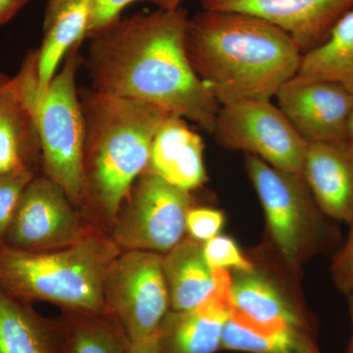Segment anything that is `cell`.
Masks as SVG:
<instances>
[{"label": "cell", "mask_w": 353, "mask_h": 353, "mask_svg": "<svg viewBox=\"0 0 353 353\" xmlns=\"http://www.w3.org/2000/svg\"><path fill=\"white\" fill-rule=\"evenodd\" d=\"M38 50L30 51L15 76L0 72V175L38 172L41 143L36 121Z\"/></svg>", "instance_id": "cell-12"}, {"label": "cell", "mask_w": 353, "mask_h": 353, "mask_svg": "<svg viewBox=\"0 0 353 353\" xmlns=\"http://www.w3.org/2000/svg\"><path fill=\"white\" fill-rule=\"evenodd\" d=\"M204 257L209 267L225 270H243L252 266L248 253L241 252L233 238L218 234L203 243Z\"/></svg>", "instance_id": "cell-24"}, {"label": "cell", "mask_w": 353, "mask_h": 353, "mask_svg": "<svg viewBox=\"0 0 353 353\" xmlns=\"http://www.w3.org/2000/svg\"><path fill=\"white\" fill-rule=\"evenodd\" d=\"M222 350L243 353H323L317 334L285 322H257L233 311Z\"/></svg>", "instance_id": "cell-18"}, {"label": "cell", "mask_w": 353, "mask_h": 353, "mask_svg": "<svg viewBox=\"0 0 353 353\" xmlns=\"http://www.w3.org/2000/svg\"><path fill=\"white\" fill-rule=\"evenodd\" d=\"M245 167L263 208L267 241L292 270L301 274L308 260L340 250V229L316 203L303 175L252 154H245Z\"/></svg>", "instance_id": "cell-5"}, {"label": "cell", "mask_w": 353, "mask_h": 353, "mask_svg": "<svg viewBox=\"0 0 353 353\" xmlns=\"http://www.w3.org/2000/svg\"><path fill=\"white\" fill-rule=\"evenodd\" d=\"M348 134H350V138L353 139V111L352 116H350V126H348Z\"/></svg>", "instance_id": "cell-34"}, {"label": "cell", "mask_w": 353, "mask_h": 353, "mask_svg": "<svg viewBox=\"0 0 353 353\" xmlns=\"http://www.w3.org/2000/svg\"><path fill=\"white\" fill-rule=\"evenodd\" d=\"M121 252L112 239L94 233L50 252L0 245V290L24 303L48 301L73 312L105 313L106 277Z\"/></svg>", "instance_id": "cell-4"}, {"label": "cell", "mask_w": 353, "mask_h": 353, "mask_svg": "<svg viewBox=\"0 0 353 353\" xmlns=\"http://www.w3.org/2000/svg\"><path fill=\"white\" fill-rule=\"evenodd\" d=\"M71 0H48L46 1V13H44L43 29L50 25L53 19L57 17L58 13Z\"/></svg>", "instance_id": "cell-31"}, {"label": "cell", "mask_w": 353, "mask_h": 353, "mask_svg": "<svg viewBox=\"0 0 353 353\" xmlns=\"http://www.w3.org/2000/svg\"><path fill=\"white\" fill-rule=\"evenodd\" d=\"M141 1L150 2V3L157 6L159 9L174 10V9L181 7V3L183 0H141Z\"/></svg>", "instance_id": "cell-32"}, {"label": "cell", "mask_w": 353, "mask_h": 353, "mask_svg": "<svg viewBox=\"0 0 353 353\" xmlns=\"http://www.w3.org/2000/svg\"><path fill=\"white\" fill-rule=\"evenodd\" d=\"M92 0H71L44 30L38 48V102L57 75L60 62L87 39ZM37 102V104H38Z\"/></svg>", "instance_id": "cell-21"}, {"label": "cell", "mask_w": 353, "mask_h": 353, "mask_svg": "<svg viewBox=\"0 0 353 353\" xmlns=\"http://www.w3.org/2000/svg\"><path fill=\"white\" fill-rule=\"evenodd\" d=\"M61 187L37 175L23 192L2 245L23 252H50L80 243L88 231Z\"/></svg>", "instance_id": "cell-11"}, {"label": "cell", "mask_w": 353, "mask_h": 353, "mask_svg": "<svg viewBox=\"0 0 353 353\" xmlns=\"http://www.w3.org/2000/svg\"><path fill=\"white\" fill-rule=\"evenodd\" d=\"M61 328V353H129L131 341L106 313L67 311Z\"/></svg>", "instance_id": "cell-23"}, {"label": "cell", "mask_w": 353, "mask_h": 353, "mask_svg": "<svg viewBox=\"0 0 353 353\" xmlns=\"http://www.w3.org/2000/svg\"><path fill=\"white\" fill-rule=\"evenodd\" d=\"M214 292L192 309L170 310L158 329L160 353H216L222 350L225 327L233 314L231 273L214 269Z\"/></svg>", "instance_id": "cell-15"}, {"label": "cell", "mask_w": 353, "mask_h": 353, "mask_svg": "<svg viewBox=\"0 0 353 353\" xmlns=\"http://www.w3.org/2000/svg\"><path fill=\"white\" fill-rule=\"evenodd\" d=\"M203 10L254 16L287 32L301 52L317 48L353 0H201Z\"/></svg>", "instance_id": "cell-14"}, {"label": "cell", "mask_w": 353, "mask_h": 353, "mask_svg": "<svg viewBox=\"0 0 353 353\" xmlns=\"http://www.w3.org/2000/svg\"><path fill=\"white\" fill-rule=\"evenodd\" d=\"M85 118L83 205L113 225L150 166L155 134L170 113L92 88L79 90Z\"/></svg>", "instance_id": "cell-3"}, {"label": "cell", "mask_w": 353, "mask_h": 353, "mask_svg": "<svg viewBox=\"0 0 353 353\" xmlns=\"http://www.w3.org/2000/svg\"><path fill=\"white\" fill-rule=\"evenodd\" d=\"M185 51L219 104L271 101L296 76L303 53L287 32L238 12L202 10L189 19Z\"/></svg>", "instance_id": "cell-2"}, {"label": "cell", "mask_w": 353, "mask_h": 353, "mask_svg": "<svg viewBox=\"0 0 353 353\" xmlns=\"http://www.w3.org/2000/svg\"><path fill=\"white\" fill-rule=\"evenodd\" d=\"M296 76L341 83L353 92V8L334 26L328 38L303 54Z\"/></svg>", "instance_id": "cell-22"}, {"label": "cell", "mask_w": 353, "mask_h": 353, "mask_svg": "<svg viewBox=\"0 0 353 353\" xmlns=\"http://www.w3.org/2000/svg\"><path fill=\"white\" fill-rule=\"evenodd\" d=\"M30 0H0V26L6 24L27 6Z\"/></svg>", "instance_id": "cell-29"}, {"label": "cell", "mask_w": 353, "mask_h": 353, "mask_svg": "<svg viewBox=\"0 0 353 353\" xmlns=\"http://www.w3.org/2000/svg\"><path fill=\"white\" fill-rule=\"evenodd\" d=\"M148 168L179 189H199L208 179L201 137L183 118L171 114L153 139Z\"/></svg>", "instance_id": "cell-17"}, {"label": "cell", "mask_w": 353, "mask_h": 353, "mask_svg": "<svg viewBox=\"0 0 353 353\" xmlns=\"http://www.w3.org/2000/svg\"><path fill=\"white\" fill-rule=\"evenodd\" d=\"M162 267L171 310L192 309L203 303L217 285L214 269L210 268L203 252V243L185 238L164 253Z\"/></svg>", "instance_id": "cell-19"}, {"label": "cell", "mask_w": 353, "mask_h": 353, "mask_svg": "<svg viewBox=\"0 0 353 353\" xmlns=\"http://www.w3.org/2000/svg\"><path fill=\"white\" fill-rule=\"evenodd\" d=\"M129 353H160L158 331L148 338L131 343Z\"/></svg>", "instance_id": "cell-30"}, {"label": "cell", "mask_w": 353, "mask_h": 353, "mask_svg": "<svg viewBox=\"0 0 353 353\" xmlns=\"http://www.w3.org/2000/svg\"><path fill=\"white\" fill-rule=\"evenodd\" d=\"M212 134L225 150L245 152L279 170L303 175L308 143L271 101L221 104Z\"/></svg>", "instance_id": "cell-8"}, {"label": "cell", "mask_w": 353, "mask_h": 353, "mask_svg": "<svg viewBox=\"0 0 353 353\" xmlns=\"http://www.w3.org/2000/svg\"><path fill=\"white\" fill-rule=\"evenodd\" d=\"M190 192L179 189L146 169L132 185L111 239L121 250L164 254L185 239Z\"/></svg>", "instance_id": "cell-7"}, {"label": "cell", "mask_w": 353, "mask_h": 353, "mask_svg": "<svg viewBox=\"0 0 353 353\" xmlns=\"http://www.w3.org/2000/svg\"><path fill=\"white\" fill-rule=\"evenodd\" d=\"M224 212L209 208H192L188 213L187 232L190 238L205 243L220 234L224 227Z\"/></svg>", "instance_id": "cell-26"}, {"label": "cell", "mask_w": 353, "mask_h": 353, "mask_svg": "<svg viewBox=\"0 0 353 353\" xmlns=\"http://www.w3.org/2000/svg\"><path fill=\"white\" fill-rule=\"evenodd\" d=\"M350 301H348V310H350V322H352V334H350V341L345 348V353H353V294L348 296Z\"/></svg>", "instance_id": "cell-33"}, {"label": "cell", "mask_w": 353, "mask_h": 353, "mask_svg": "<svg viewBox=\"0 0 353 353\" xmlns=\"http://www.w3.org/2000/svg\"><path fill=\"white\" fill-rule=\"evenodd\" d=\"M278 108L307 143L350 138L353 92L341 83L294 76L276 94Z\"/></svg>", "instance_id": "cell-13"}, {"label": "cell", "mask_w": 353, "mask_h": 353, "mask_svg": "<svg viewBox=\"0 0 353 353\" xmlns=\"http://www.w3.org/2000/svg\"><path fill=\"white\" fill-rule=\"evenodd\" d=\"M134 1L138 0H92L87 39L120 18L122 11Z\"/></svg>", "instance_id": "cell-28"}, {"label": "cell", "mask_w": 353, "mask_h": 353, "mask_svg": "<svg viewBox=\"0 0 353 353\" xmlns=\"http://www.w3.org/2000/svg\"><path fill=\"white\" fill-rule=\"evenodd\" d=\"M248 253L252 266L231 273L234 312L254 321L285 322L318 333L317 322L299 287V275L268 241Z\"/></svg>", "instance_id": "cell-10"}, {"label": "cell", "mask_w": 353, "mask_h": 353, "mask_svg": "<svg viewBox=\"0 0 353 353\" xmlns=\"http://www.w3.org/2000/svg\"><path fill=\"white\" fill-rule=\"evenodd\" d=\"M303 176L322 212L336 223L353 221V139L308 143Z\"/></svg>", "instance_id": "cell-16"}, {"label": "cell", "mask_w": 353, "mask_h": 353, "mask_svg": "<svg viewBox=\"0 0 353 353\" xmlns=\"http://www.w3.org/2000/svg\"><path fill=\"white\" fill-rule=\"evenodd\" d=\"M76 46L65 57L36 108L43 175L62 188L73 203L83 204L85 118L76 85L83 58Z\"/></svg>", "instance_id": "cell-6"}, {"label": "cell", "mask_w": 353, "mask_h": 353, "mask_svg": "<svg viewBox=\"0 0 353 353\" xmlns=\"http://www.w3.org/2000/svg\"><path fill=\"white\" fill-rule=\"evenodd\" d=\"M347 240L333 255L331 277L334 287L341 294H353V221Z\"/></svg>", "instance_id": "cell-27"}, {"label": "cell", "mask_w": 353, "mask_h": 353, "mask_svg": "<svg viewBox=\"0 0 353 353\" xmlns=\"http://www.w3.org/2000/svg\"><path fill=\"white\" fill-rule=\"evenodd\" d=\"M162 259L163 254L157 252L125 250L106 277L105 313L131 343L157 333L171 310Z\"/></svg>", "instance_id": "cell-9"}, {"label": "cell", "mask_w": 353, "mask_h": 353, "mask_svg": "<svg viewBox=\"0 0 353 353\" xmlns=\"http://www.w3.org/2000/svg\"><path fill=\"white\" fill-rule=\"evenodd\" d=\"M189 13L182 7L118 18L90 37L92 90L161 108L212 134L220 104L185 51Z\"/></svg>", "instance_id": "cell-1"}, {"label": "cell", "mask_w": 353, "mask_h": 353, "mask_svg": "<svg viewBox=\"0 0 353 353\" xmlns=\"http://www.w3.org/2000/svg\"><path fill=\"white\" fill-rule=\"evenodd\" d=\"M61 320L38 314L0 290V353H61Z\"/></svg>", "instance_id": "cell-20"}, {"label": "cell", "mask_w": 353, "mask_h": 353, "mask_svg": "<svg viewBox=\"0 0 353 353\" xmlns=\"http://www.w3.org/2000/svg\"><path fill=\"white\" fill-rule=\"evenodd\" d=\"M38 172L24 170L0 175V245L12 219L18 202L28 183Z\"/></svg>", "instance_id": "cell-25"}]
</instances>
